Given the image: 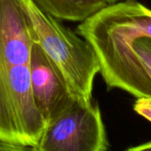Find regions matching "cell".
<instances>
[{"instance_id":"3957f363","label":"cell","mask_w":151,"mask_h":151,"mask_svg":"<svg viewBox=\"0 0 151 151\" xmlns=\"http://www.w3.org/2000/svg\"><path fill=\"white\" fill-rule=\"evenodd\" d=\"M21 2L29 19L34 42L59 71L72 97L82 104H91L94 80L100 72L92 46L30 0Z\"/></svg>"},{"instance_id":"7a4b0ae2","label":"cell","mask_w":151,"mask_h":151,"mask_svg":"<svg viewBox=\"0 0 151 151\" xmlns=\"http://www.w3.org/2000/svg\"><path fill=\"white\" fill-rule=\"evenodd\" d=\"M33 44L21 0H0V139L36 147L46 122L31 90Z\"/></svg>"},{"instance_id":"9c48e42d","label":"cell","mask_w":151,"mask_h":151,"mask_svg":"<svg viewBox=\"0 0 151 151\" xmlns=\"http://www.w3.org/2000/svg\"><path fill=\"white\" fill-rule=\"evenodd\" d=\"M127 151H151V142H148V143H145V144L139 145L137 147L131 148Z\"/></svg>"},{"instance_id":"ba28073f","label":"cell","mask_w":151,"mask_h":151,"mask_svg":"<svg viewBox=\"0 0 151 151\" xmlns=\"http://www.w3.org/2000/svg\"><path fill=\"white\" fill-rule=\"evenodd\" d=\"M0 151H37L35 147L12 143L0 139Z\"/></svg>"},{"instance_id":"5b68a950","label":"cell","mask_w":151,"mask_h":151,"mask_svg":"<svg viewBox=\"0 0 151 151\" xmlns=\"http://www.w3.org/2000/svg\"><path fill=\"white\" fill-rule=\"evenodd\" d=\"M30 81L34 102L45 122L75 100L59 71L35 42L30 54Z\"/></svg>"},{"instance_id":"277c9868","label":"cell","mask_w":151,"mask_h":151,"mask_svg":"<svg viewBox=\"0 0 151 151\" xmlns=\"http://www.w3.org/2000/svg\"><path fill=\"white\" fill-rule=\"evenodd\" d=\"M37 151H106L108 142L97 105L76 100L47 122Z\"/></svg>"},{"instance_id":"30bf717a","label":"cell","mask_w":151,"mask_h":151,"mask_svg":"<svg viewBox=\"0 0 151 151\" xmlns=\"http://www.w3.org/2000/svg\"><path fill=\"white\" fill-rule=\"evenodd\" d=\"M122 0H105V2L108 4H116L118 2H120Z\"/></svg>"},{"instance_id":"6da1fadb","label":"cell","mask_w":151,"mask_h":151,"mask_svg":"<svg viewBox=\"0 0 151 151\" xmlns=\"http://www.w3.org/2000/svg\"><path fill=\"white\" fill-rule=\"evenodd\" d=\"M108 89L151 98V10L137 0L108 4L81 23Z\"/></svg>"},{"instance_id":"52a82bcc","label":"cell","mask_w":151,"mask_h":151,"mask_svg":"<svg viewBox=\"0 0 151 151\" xmlns=\"http://www.w3.org/2000/svg\"><path fill=\"white\" fill-rule=\"evenodd\" d=\"M134 110L151 122V98H137L134 104Z\"/></svg>"},{"instance_id":"8992f818","label":"cell","mask_w":151,"mask_h":151,"mask_svg":"<svg viewBox=\"0 0 151 151\" xmlns=\"http://www.w3.org/2000/svg\"><path fill=\"white\" fill-rule=\"evenodd\" d=\"M42 12L57 19L84 21L108 5L105 0H30Z\"/></svg>"}]
</instances>
